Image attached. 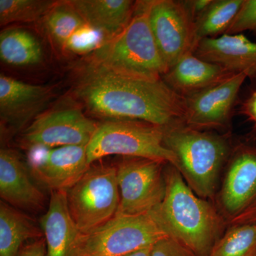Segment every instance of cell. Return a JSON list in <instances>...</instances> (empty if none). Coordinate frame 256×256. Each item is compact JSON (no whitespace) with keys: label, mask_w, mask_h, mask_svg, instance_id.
Returning a JSON list of instances; mask_svg holds the SVG:
<instances>
[{"label":"cell","mask_w":256,"mask_h":256,"mask_svg":"<svg viewBox=\"0 0 256 256\" xmlns=\"http://www.w3.org/2000/svg\"><path fill=\"white\" fill-rule=\"evenodd\" d=\"M208 256H256V224H239L230 229Z\"/></svg>","instance_id":"obj_25"},{"label":"cell","mask_w":256,"mask_h":256,"mask_svg":"<svg viewBox=\"0 0 256 256\" xmlns=\"http://www.w3.org/2000/svg\"><path fill=\"white\" fill-rule=\"evenodd\" d=\"M89 26L99 30L112 40L130 22L136 2L130 0H70Z\"/></svg>","instance_id":"obj_19"},{"label":"cell","mask_w":256,"mask_h":256,"mask_svg":"<svg viewBox=\"0 0 256 256\" xmlns=\"http://www.w3.org/2000/svg\"><path fill=\"white\" fill-rule=\"evenodd\" d=\"M66 192L70 216L86 235L117 214L120 202L117 168L90 166Z\"/></svg>","instance_id":"obj_6"},{"label":"cell","mask_w":256,"mask_h":256,"mask_svg":"<svg viewBox=\"0 0 256 256\" xmlns=\"http://www.w3.org/2000/svg\"><path fill=\"white\" fill-rule=\"evenodd\" d=\"M212 2L213 0H188L183 1V2L195 22L197 18L208 9Z\"/></svg>","instance_id":"obj_30"},{"label":"cell","mask_w":256,"mask_h":256,"mask_svg":"<svg viewBox=\"0 0 256 256\" xmlns=\"http://www.w3.org/2000/svg\"><path fill=\"white\" fill-rule=\"evenodd\" d=\"M30 170L14 151H0V196L12 206L38 210L44 204V195L32 182Z\"/></svg>","instance_id":"obj_17"},{"label":"cell","mask_w":256,"mask_h":256,"mask_svg":"<svg viewBox=\"0 0 256 256\" xmlns=\"http://www.w3.org/2000/svg\"><path fill=\"white\" fill-rule=\"evenodd\" d=\"M248 76L236 74L220 84L184 98V124L205 130L230 126L239 92Z\"/></svg>","instance_id":"obj_11"},{"label":"cell","mask_w":256,"mask_h":256,"mask_svg":"<svg viewBox=\"0 0 256 256\" xmlns=\"http://www.w3.org/2000/svg\"><path fill=\"white\" fill-rule=\"evenodd\" d=\"M220 201L228 214L239 216L256 202V146L244 144L234 150Z\"/></svg>","instance_id":"obj_13"},{"label":"cell","mask_w":256,"mask_h":256,"mask_svg":"<svg viewBox=\"0 0 256 256\" xmlns=\"http://www.w3.org/2000/svg\"><path fill=\"white\" fill-rule=\"evenodd\" d=\"M239 112L252 122L256 129V88L242 102Z\"/></svg>","instance_id":"obj_29"},{"label":"cell","mask_w":256,"mask_h":256,"mask_svg":"<svg viewBox=\"0 0 256 256\" xmlns=\"http://www.w3.org/2000/svg\"><path fill=\"white\" fill-rule=\"evenodd\" d=\"M165 178L164 200L149 214L168 237L194 255L210 256L220 233V217L210 204L195 194L173 165Z\"/></svg>","instance_id":"obj_2"},{"label":"cell","mask_w":256,"mask_h":256,"mask_svg":"<svg viewBox=\"0 0 256 256\" xmlns=\"http://www.w3.org/2000/svg\"><path fill=\"white\" fill-rule=\"evenodd\" d=\"M240 224H256V202L240 216Z\"/></svg>","instance_id":"obj_32"},{"label":"cell","mask_w":256,"mask_h":256,"mask_svg":"<svg viewBox=\"0 0 256 256\" xmlns=\"http://www.w3.org/2000/svg\"><path fill=\"white\" fill-rule=\"evenodd\" d=\"M164 130L165 146L174 153L176 169L188 186L200 196H213L232 151L227 138L183 124Z\"/></svg>","instance_id":"obj_4"},{"label":"cell","mask_w":256,"mask_h":256,"mask_svg":"<svg viewBox=\"0 0 256 256\" xmlns=\"http://www.w3.org/2000/svg\"><path fill=\"white\" fill-rule=\"evenodd\" d=\"M244 2V0H213L195 21L197 44L205 38H216L228 33Z\"/></svg>","instance_id":"obj_22"},{"label":"cell","mask_w":256,"mask_h":256,"mask_svg":"<svg viewBox=\"0 0 256 256\" xmlns=\"http://www.w3.org/2000/svg\"><path fill=\"white\" fill-rule=\"evenodd\" d=\"M165 163L128 158L118 166L120 202L117 214H148L159 206L166 194Z\"/></svg>","instance_id":"obj_8"},{"label":"cell","mask_w":256,"mask_h":256,"mask_svg":"<svg viewBox=\"0 0 256 256\" xmlns=\"http://www.w3.org/2000/svg\"><path fill=\"white\" fill-rule=\"evenodd\" d=\"M247 31L256 32V0H244L242 9L227 34H238Z\"/></svg>","instance_id":"obj_27"},{"label":"cell","mask_w":256,"mask_h":256,"mask_svg":"<svg viewBox=\"0 0 256 256\" xmlns=\"http://www.w3.org/2000/svg\"><path fill=\"white\" fill-rule=\"evenodd\" d=\"M234 74L190 53L170 68L162 80L173 92L185 98L217 85Z\"/></svg>","instance_id":"obj_18"},{"label":"cell","mask_w":256,"mask_h":256,"mask_svg":"<svg viewBox=\"0 0 256 256\" xmlns=\"http://www.w3.org/2000/svg\"><path fill=\"white\" fill-rule=\"evenodd\" d=\"M150 24L169 70L197 46L194 20L183 1H148Z\"/></svg>","instance_id":"obj_9"},{"label":"cell","mask_w":256,"mask_h":256,"mask_svg":"<svg viewBox=\"0 0 256 256\" xmlns=\"http://www.w3.org/2000/svg\"><path fill=\"white\" fill-rule=\"evenodd\" d=\"M41 227L46 239V256H78L84 234L70 216L66 191L52 192Z\"/></svg>","instance_id":"obj_16"},{"label":"cell","mask_w":256,"mask_h":256,"mask_svg":"<svg viewBox=\"0 0 256 256\" xmlns=\"http://www.w3.org/2000/svg\"><path fill=\"white\" fill-rule=\"evenodd\" d=\"M41 43L31 32L22 28H8L0 34V58L14 67L37 65L43 60Z\"/></svg>","instance_id":"obj_20"},{"label":"cell","mask_w":256,"mask_h":256,"mask_svg":"<svg viewBox=\"0 0 256 256\" xmlns=\"http://www.w3.org/2000/svg\"><path fill=\"white\" fill-rule=\"evenodd\" d=\"M56 3L50 0H0V24L44 20Z\"/></svg>","instance_id":"obj_24"},{"label":"cell","mask_w":256,"mask_h":256,"mask_svg":"<svg viewBox=\"0 0 256 256\" xmlns=\"http://www.w3.org/2000/svg\"><path fill=\"white\" fill-rule=\"evenodd\" d=\"M150 256H195L180 242L170 237H164L152 248Z\"/></svg>","instance_id":"obj_28"},{"label":"cell","mask_w":256,"mask_h":256,"mask_svg":"<svg viewBox=\"0 0 256 256\" xmlns=\"http://www.w3.org/2000/svg\"><path fill=\"white\" fill-rule=\"evenodd\" d=\"M44 20L50 36L63 48L69 38L86 24L68 1L57 2Z\"/></svg>","instance_id":"obj_23"},{"label":"cell","mask_w":256,"mask_h":256,"mask_svg":"<svg viewBox=\"0 0 256 256\" xmlns=\"http://www.w3.org/2000/svg\"><path fill=\"white\" fill-rule=\"evenodd\" d=\"M194 53L232 73H245L248 78L256 77V42L242 34H225L216 38H205L198 42Z\"/></svg>","instance_id":"obj_15"},{"label":"cell","mask_w":256,"mask_h":256,"mask_svg":"<svg viewBox=\"0 0 256 256\" xmlns=\"http://www.w3.org/2000/svg\"><path fill=\"white\" fill-rule=\"evenodd\" d=\"M54 94L50 88L20 82L0 76V116L2 122L14 130L22 128L40 116Z\"/></svg>","instance_id":"obj_14"},{"label":"cell","mask_w":256,"mask_h":256,"mask_svg":"<svg viewBox=\"0 0 256 256\" xmlns=\"http://www.w3.org/2000/svg\"><path fill=\"white\" fill-rule=\"evenodd\" d=\"M89 164L87 146L30 150L28 169L34 178L52 192L67 191L85 174Z\"/></svg>","instance_id":"obj_12"},{"label":"cell","mask_w":256,"mask_h":256,"mask_svg":"<svg viewBox=\"0 0 256 256\" xmlns=\"http://www.w3.org/2000/svg\"><path fill=\"white\" fill-rule=\"evenodd\" d=\"M92 64L128 78L162 80L169 68L152 32L148 1L136 2L130 22L118 36L96 50Z\"/></svg>","instance_id":"obj_3"},{"label":"cell","mask_w":256,"mask_h":256,"mask_svg":"<svg viewBox=\"0 0 256 256\" xmlns=\"http://www.w3.org/2000/svg\"><path fill=\"white\" fill-rule=\"evenodd\" d=\"M20 256H46L44 242H37L22 250Z\"/></svg>","instance_id":"obj_31"},{"label":"cell","mask_w":256,"mask_h":256,"mask_svg":"<svg viewBox=\"0 0 256 256\" xmlns=\"http://www.w3.org/2000/svg\"><path fill=\"white\" fill-rule=\"evenodd\" d=\"M152 248V246L146 248L141 249V250H137V252H133L132 254L124 256H150Z\"/></svg>","instance_id":"obj_33"},{"label":"cell","mask_w":256,"mask_h":256,"mask_svg":"<svg viewBox=\"0 0 256 256\" xmlns=\"http://www.w3.org/2000/svg\"><path fill=\"white\" fill-rule=\"evenodd\" d=\"M98 126L78 108H62L37 116L25 130L22 141L30 150L88 146Z\"/></svg>","instance_id":"obj_10"},{"label":"cell","mask_w":256,"mask_h":256,"mask_svg":"<svg viewBox=\"0 0 256 256\" xmlns=\"http://www.w3.org/2000/svg\"><path fill=\"white\" fill-rule=\"evenodd\" d=\"M164 128L136 120H108L98 126L87 146L89 164L110 156L144 158L178 166L164 144Z\"/></svg>","instance_id":"obj_5"},{"label":"cell","mask_w":256,"mask_h":256,"mask_svg":"<svg viewBox=\"0 0 256 256\" xmlns=\"http://www.w3.org/2000/svg\"><path fill=\"white\" fill-rule=\"evenodd\" d=\"M110 40L104 33L86 24L69 38L64 48L76 54L95 53Z\"/></svg>","instance_id":"obj_26"},{"label":"cell","mask_w":256,"mask_h":256,"mask_svg":"<svg viewBox=\"0 0 256 256\" xmlns=\"http://www.w3.org/2000/svg\"><path fill=\"white\" fill-rule=\"evenodd\" d=\"M166 235L148 214H116L107 223L82 236L78 256H124L152 246Z\"/></svg>","instance_id":"obj_7"},{"label":"cell","mask_w":256,"mask_h":256,"mask_svg":"<svg viewBox=\"0 0 256 256\" xmlns=\"http://www.w3.org/2000/svg\"><path fill=\"white\" fill-rule=\"evenodd\" d=\"M77 94L90 114L101 118L164 128L184 124V98L163 80L128 78L90 64Z\"/></svg>","instance_id":"obj_1"},{"label":"cell","mask_w":256,"mask_h":256,"mask_svg":"<svg viewBox=\"0 0 256 256\" xmlns=\"http://www.w3.org/2000/svg\"><path fill=\"white\" fill-rule=\"evenodd\" d=\"M38 235V230L26 216L1 202L0 256H20L23 244Z\"/></svg>","instance_id":"obj_21"}]
</instances>
